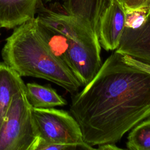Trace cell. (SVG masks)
<instances>
[{
	"label": "cell",
	"mask_w": 150,
	"mask_h": 150,
	"mask_svg": "<svg viewBox=\"0 0 150 150\" xmlns=\"http://www.w3.org/2000/svg\"><path fill=\"white\" fill-rule=\"evenodd\" d=\"M70 112L84 142L92 146L116 144L150 118V74L127 64L114 52L82 90L73 94Z\"/></svg>",
	"instance_id": "cell-1"
},
{
	"label": "cell",
	"mask_w": 150,
	"mask_h": 150,
	"mask_svg": "<svg viewBox=\"0 0 150 150\" xmlns=\"http://www.w3.org/2000/svg\"><path fill=\"white\" fill-rule=\"evenodd\" d=\"M1 55L4 62L21 77L47 80L71 94L81 87L73 72L47 46L36 17L14 28L5 40Z\"/></svg>",
	"instance_id": "cell-2"
},
{
	"label": "cell",
	"mask_w": 150,
	"mask_h": 150,
	"mask_svg": "<svg viewBox=\"0 0 150 150\" xmlns=\"http://www.w3.org/2000/svg\"><path fill=\"white\" fill-rule=\"evenodd\" d=\"M39 138L25 89L12 97L0 128V150H33Z\"/></svg>",
	"instance_id": "cell-3"
},
{
	"label": "cell",
	"mask_w": 150,
	"mask_h": 150,
	"mask_svg": "<svg viewBox=\"0 0 150 150\" xmlns=\"http://www.w3.org/2000/svg\"><path fill=\"white\" fill-rule=\"evenodd\" d=\"M38 137L52 143L84 145L81 131L74 117L63 110L33 108Z\"/></svg>",
	"instance_id": "cell-4"
},
{
	"label": "cell",
	"mask_w": 150,
	"mask_h": 150,
	"mask_svg": "<svg viewBox=\"0 0 150 150\" xmlns=\"http://www.w3.org/2000/svg\"><path fill=\"white\" fill-rule=\"evenodd\" d=\"M36 13L38 19L46 26L78 43L99 42L97 34L79 19L64 12L46 8L40 0Z\"/></svg>",
	"instance_id": "cell-5"
},
{
	"label": "cell",
	"mask_w": 150,
	"mask_h": 150,
	"mask_svg": "<svg viewBox=\"0 0 150 150\" xmlns=\"http://www.w3.org/2000/svg\"><path fill=\"white\" fill-rule=\"evenodd\" d=\"M101 48L99 42L82 43L70 39V69L83 87L93 79L102 65Z\"/></svg>",
	"instance_id": "cell-6"
},
{
	"label": "cell",
	"mask_w": 150,
	"mask_h": 150,
	"mask_svg": "<svg viewBox=\"0 0 150 150\" xmlns=\"http://www.w3.org/2000/svg\"><path fill=\"white\" fill-rule=\"evenodd\" d=\"M125 9L121 0H111L103 15L98 37L101 47L107 51L118 47L125 29Z\"/></svg>",
	"instance_id": "cell-7"
},
{
	"label": "cell",
	"mask_w": 150,
	"mask_h": 150,
	"mask_svg": "<svg viewBox=\"0 0 150 150\" xmlns=\"http://www.w3.org/2000/svg\"><path fill=\"white\" fill-rule=\"evenodd\" d=\"M115 52L150 65V16L137 29L125 28L120 45Z\"/></svg>",
	"instance_id": "cell-8"
},
{
	"label": "cell",
	"mask_w": 150,
	"mask_h": 150,
	"mask_svg": "<svg viewBox=\"0 0 150 150\" xmlns=\"http://www.w3.org/2000/svg\"><path fill=\"white\" fill-rule=\"evenodd\" d=\"M111 0H62L66 13L90 26L98 35L101 18Z\"/></svg>",
	"instance_id": "cell-9"
},
{
	"label": "cell",
	"mask_w": 150,
	"mask_h": 150,
	"mask_svg": "<svg viewBox=\"0 0 150 150\" xmlns=\"http://www.w3.org/2000/svg\"><path fill=\"white\" fill-rule=\"evenodd\" d=\"M40 0H0V28L14 29L33 19Z\"/></svg>",
	"instance_id": "cell-10"
},
{
	"label": "cell",
	"mask_w": 150,
	"mask_h": 150,
	"mask_svg": "<svg viewBox=\"0 0 150 150\" xmlns=\"http://www.w3.org/2000/svg\"><path fill=\"white\" fill-rule=\"evenodd\" d=\"M23 89L25 84L21 77L4 62H0V128L12 97Z\"/></svg>",
	"instance_id": "cell-11"
},
{
	"label": "cell",
	"mask_w": 150,
	"mask_h": 150,
	"mask_svg": "<svg viewBox=\"0 0 150 150\" xmlns=\"http://www.w3.org/2000/svg\"><path fill=\"white\" fill-rule=\"evenodd\" d=\"M27 99L33 108H49L67 104L66 100L49 85L25 84Z\"/></svg>",
	"instance_id": "cell-12"
},
{
	"label": "cell",
	"mask_w": 150,
	"mask_h": 150,
	"mask_svg": "<svg viewBox=\"0 0 150 150\" xmlns=\"http://www.w3.org/2000/svg\"><path fill=\"white\" fill-rule=\"evenodd\" d=\"M38 21L40 33L47 46L52 53L62 60L70 69L69 59L70 39L46 26L38 19Z\"/></svg>",
	"instance_id": "cell-13"
},
{
	"label": "cell",
	"mask_w": 150,
	"mask_h": 150,
	"mask_svg": "<svg viewBox=\"0 0 150 150\" xmlns=\"http://www.w3.org/2000/svg\"><path fill=\"white\" fill-rule=\"evenodd\" d=\"M126 146L130 150H150V118L142 121L131 129Z\"/></svg>",
	"instance_id": "cell-14"
},
{
	"label": "cell",
	"mask_w": 150,
	"mask_h": 150,
	"mask_svg": "<svg viewBox=\"0 0 150 150\" xmlns=\"http://www.w3.org/2000/svg\"><path fill=\"white\" fill-rule=\"evenodd\" d=\"M149 16L150 11L147 8H139L132 10L125 9V28L132 29H137L142 26Z\"/></svg>",
	"instance_id": "cell-15"
},
{
	"label": "cell",
	"mask_w": 150,
	"mask_h": 150,
	"mask_svg": "<svg viewBox=\"0 0 150 150\" xmlns=\"http://www.w3.org/2000/svg\"><path fill=\"white\" fill-rule=\"evenodd\" d=\"M123 3L126 10L147 8L150 11V0H126Z\"/></svg>",
	"instance_id": "cell-16"
},
{
	"label": "cell",
	"mask_w": 150,
	"mask_h": 150,
	"mask_svg": "<svg viewBox=\"0 0 150 150\" xmlns=\"http://www.w3.org/2000/svg\"><path fill=\"white\" fill-rule=\"evenodd\" d=\"M123 60L127 64L150 74V65L143 63L128 55H122Z\"/></svg>",
	"instance_id": "cell-17"
},
{
	"label": "cell",
	"mask_w": 150,
	"mask_h": 150,
	"mask_svg": "<svg viewBox=\"0 0 150 150\" xmlns=\"http://www.w3.org/2000/svg\"><path fill=\"white\" fill-rule=\"evenodd\" d=\"M122 148L117 146L115 144L112 143H105L98 145L97 149L100 150H118Z\"/></svg>",
	"instance_id": "cell-18"
},
{
	"label": "cell",
	"mask_w": 150,
	"mask_h": 150,
	"mask_svg": "<svg viewBox=\"0 0 150 150\" xmlns=\"http://www.w3.org/2000/svg\"><path fill=\"white\" fill-rule=\"evenodd\" d=\"M121 1L122 2H125L126 0H121Z\"/></svg>",
	"instance_id": "cell-19"
},
{
	"label": "cell",
	"mask_w": 150,
	"mask_h": 150,
	"mask_svg": "<svg viewBox=\"0 0 150 150\" xmlns=\"http://www.w3.org/2000/svg\"><path fill=\"white\" fill-rule=\"evenodd\" d=\"M52 1V0H46L47 2H50V1Z\"/></svg>",
	"instance_id": "cell-20"
}]
</instances>
